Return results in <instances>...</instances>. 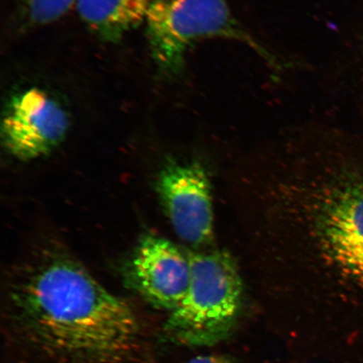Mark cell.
<instances>
[{
    "instance_id": "6da1fadb",
    "label": "cell",
    "mask_w": 363,
    "mask_h": 363,
    "mask_svg": "<svg viewBox=\"0 0 363 363\" xmlns=\"http://www.w3.org/2000/svg\"><path fill=\"white\" fill-rule=\"evenodd\" d=\"M7 303L2 363H158L133 308L74 262L40 267Z\"/></svg>"
},
{
    "instance_id": "7a4b0ae2",
    "label": "cell",
    "mask_w": 363,
    "mask_h": 363,
    "mask_svg": "<svg viewBox=\"0 0 363 363\" xmlns=\"http://www.w3.org/2000/svg\"><path fill=\"white\" fill-rule=\"evenodd\" d=\"M262 238L284 276L363 289V174L349 162L312 157L270 182Z\"/></svg>"
},
{
    "instance_id": "3957f363",
    "label": "cell",
    "mask_w": 363,
    "mask_h": 363,
    "mask_svg": "<svg viewBox=\"0 0 363 363\" xmlns=\"http://www.w3.org/2000/svg\"><path fill=\"white\" fill-rule=\"evenodd\" d=\"M187 294L170 312L167 337L189 347H210L229 337L242 311L243 283L228 252H190Z\"/></svg>"
},
{
    "instance_id": "277c9868",
    "label": "cell",
    "mask_w": 363,
    "mask_h": 363,
    "mask_svg": "<svg viewBox=\"0 0 363 363\" xmlns=\"http://www.w3.org/2000/svg\"><path fill=\"white\" fill-rule=\"evenodd\" d=\"M145 22L152 55L167 72L181 69L186 52L195 43L214 38L238 40L270 65L279 63L235 19L227 0H155Z\"/></svg>"
},
{
    "instance_id": "5b68a950",
    "label": "cell",
    "mask_w": 363,
    "mask_h": 363,
    "mask_svg": "<svg viewBox=\"0 0 363 363\" xmlns=\"http://www.w3.org/2000/svg\"><path fill=\"white\" fill-rule=\"evenodd\" d=\"M157 192L175 233L195 247L214 234L211 181L198 162H171L158 176Z\"/></svg>"
},
{
    "instance_id": "8992f818",
    "label": "cell",
    "mask_w": 363,
    "mask_h": 363,
    "mask_svg": "<svg viewBox=\"0 0 363 363\" xmlns=\"http://www.w3.org/2000/svg\"><path fill=\"white\" fill-rule=\"evenodd\" d=\"M69 117L44 90L31 88L13 95L2 122L4 147L21 160L47 155L65 138Z\"/></svg>"
},
{
    "instance_id": "52a82bcc",
    "label": "cell",
    "mask_w": 363,
    "mask_h": 363,
    "mask_svg": "<svg viewBox=\"0 0 363 363\" xmlns=\"http://www.w3.org/2000/svg\"><path fill=\"white\" fill-rule=\"evenodd\" d=\"M127 278L131 287L154 307L174 311L189 290V255L169 240L148 235L136 248Z\"/></svg>"
},
{
    "instance_id": "ba28073f",
    "label": "cell",
    "mask_w": 363,
    "mask_h": 363,
    "mask_svg": "<svg viewBox=\"0 0 363 363\" xmlns=\"http://www.w3.org/2000/svg\"><path fill=\"white\" fill-rule=\"evenodd\" d=\"M155 0H78L79 15L90 30L108 40H119L146 21Z\"/></svg>"
},
{
    "instance_id": "9c48e42d",
    "label": "cell",
    "mask_w": 363,
    "mask_h": 363,
    "mask_svg": "<svg viewBox=\"0 0 363 363\" xmlns=\"http://www.w3.org/2000/svg\"><path fill=\"white\" fill-rule=\"evenodd\" d=\"M78 0H21L23 13L30 23L44 26L56 21L72 8Z\"/></svg>"
},
{
    "instance_id": "30bf717a",
    "label": "cell",
    "mask_w": 363,
    "mask_h": 363,
    "mask_svg": "<svg viewBox=\"0 0 363 363\" xmlns=\"http://www.w3.org/2000/svg\"><path fill=\"white\" fill-rule=\"evenodd\" d=\"M187 363H230L227 358L219 355H202L193 358Z\"/></svg>"
}]
</instances>
